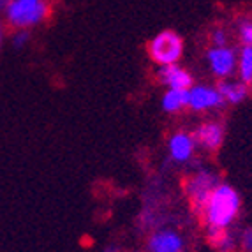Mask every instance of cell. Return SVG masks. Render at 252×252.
<instances>
[{
  "label": "cell",
  "instance_id": "6da1fadb",
  "mask_svg": "<svg viewBox=\"0 0 252 252\" xmlns=\"http://www.w3.org/2000/svg\"><path fill=\"white\" fill-rule=\"evenodd\" d=\"M240 194L227 184H217L203 208V217L208 229H227L238 217Z\"/></svg>",
  "mask_w": 252,
  "mask_h": 252
},
{
  "label": "cell",
  "instance_id": "7a4b0ae2",
  "mask_svg": "<svg viewBox=\"0 0 252 252\" xmlns=\"http://www.w3.org/2000/svg\"><path fill=\"white\" fill-rule=\"evenodd\" d=\"M53 13L51 0H9L4 21L11 30H32Z\"/></svg>",
  "mask_w": 252,
  "mask_h": 252
},
{
  "label": "cell",
  "instance_id": "3957f363",
  "mask_svg": "<svg viewBox=\"0 0 252 252\" xmlns=\"http://www.w3.org/2000/svg\"><path fill=\"white\" fill-rule=\"evenodd\" d=\"M148 53L159 65L178 63L184 55V39L173 30H162L148 42Z\"/></svg>",
  "mask_w": 252,
  "mask_h": 252
},
{
  "label": "cell",
  "instance_id": "277c9868",
  "mask_svg": "<svg viewBox=\"0 0 252 252\" xmlns=\"http://www.w3.org/2000/svg\"><path fill=\"white\" fill-rule=\"evenodd\" d=\"M217 177H215L214 173L206 171V169H201L199 173L187 178V182H185V194H187V198L190 199V203H192L196 210L203 212L206 201L210 198L212 190L217 187Z\"/></svg>",
  "mask_w": 252,
  "mask_h": 252
},
{
  "label": "cell",
  "instance_id": "5b68a950",
  "mask_svg": "<svg viewBox=\"0 0 252 252\" xmlns=\"http://www.w3.org/2000/svg\"><path fill=\"white\" fill-rule=\"evenodd\" d=\"M226 101L219 94L217 89L205 87V85H192L189 89V104L187 108L192 111H206V109L222 108Z\"/></svg>",
  "mask_w": 252,
  "mask_h": 252
},
{
  "label": "cell",
  "instance_id": "8992f818",
  "mask_svg": "<svg viewBox=\"0 0 252 252\" xmlns=\"http://www.w3.org/2000/svg\"><path fill=\"white\" fill-rule=\"evenodd\" d=\"M206 59L210 63V69L217 78L226 80L236 69V53L227 46H214L208 50Z\"/></svg>",
  "mask_w": 252,
  "mask_h": 252
},
{
  "label": "cell",
  "instance_id": "52a82bcc",
  "mask_svg": "<svg viewBox=\"0 0 252 252\" xmlns=\"http://www.w3.org/2000/svg\"><path fill=\"white\" fill-rule=\"evenodd\" d=\"M194 141L208 152H217L224 141V127L219 122H205L194 130Z\"/></svg>",
  "mask_w": 252,
  "mask_h": 252
},
{
  "label": "cell",
  "instance_id": "ba28073f",
  "mask_svg": "<svg viewBox=\"0 0 252 252\" xmlns=\"http://www.w3.org/2000/svg\"><path fill=\"white\" fill-rule=\"evenodd\" d=\"M159 81L162 85H166L168 89L175 90H189L194 85L192 76L189 74V71H185L184 67H180L178 63H171V65H160V69L157 71Z\"/></svg>",
  "mask_w": 252,
  "mask_h": 252
},
{
  "label": "cell",
  "instance_id": "9c48e42d",
  "mask_svg": "<svg viewBox=\"0 0 252 252\" xmlns=\"http://www.w3.org/2000/svg\"><path fill=\"white\" fill-rule=\"evenodd\" d=\"M194 148H196V141H194V136L189 132H184V130H178L169 138L168 141V150L171 160L178 164H184L187 160H190L194 154Z\"/></svg>",
  "mask_w": 252,
  "mask_h": 252
},
{
  "label": "cell",
  "instance_id": "30bf717a",
  "mask_svg": "<svg viewBox=\"0 0 252 252\" xmlns=\"http://www.w3.org/2000/svg\"><path fill=\"white\" fill-rule=\"evenodd\" d=\"M148 252H184V238L171 229H159L148 240Z\"/></svg>",
  "mask_w": 252,
  "mask_h": 252
},
{
  "label": "cell",
  "instance_id": "8fae6325",
  "mask_svg": "<svg viewBox=\"0 0 252 252\" xmlns=\"http://www.w3.org/2000/svg\"><path fill=\"white\" fill-rule=\"evenodd\" d=\"M217 90L226 101V104H240L249 95V87L245 83H242V81L220 80V83L217 85Z\"/></svg>",
  "mask_w": 252,
  "mask_h": 252
},
{
  "label": "cell",
  "instance_id": "7c38bea8",
  "mask_svg": "<svg viewBox=\"0 0 252 252\" xmlns=\"http://www.w3.org/2000/svg\"><path fill=\"white\" fill-rule=\"evenodd\" d=\"M162 109L166 113H177L182 111L184 108H187L189 104V90H175L168 89V92L162 95Z\"/></svg>",
  "mask_w": 252,
  "mask_h": 252
},
{
  "label": "cell",
  "instance_id": "4fadbf2b",
  "mask_svg": "<svg viewBox=\"0 0 252 252\" xmlns=\"http://www.w3.org/2000/svg\"><path fill=\"white\" fill-rule=\"evenodd\" d=\"M238 72L242 83L252 85V46H244L238 57Z\"/></svg>",
  "mask_w": 252,
  "mask_h": 252
},
{
  "label": "cell",
  "instance_id": "5bb4252c",
  "mask_svg": "<svg viewBox=\"0 0 252 252\" xmlns=\"http://www.w3.org/2000/svg\"><path fill=\"white\" fill-rule=\"evenodd\" d=\"M32 39V32L30 30H13L11 32V44L16 50H23Z\"/></svg>",
  "mask_w": 252,
  "mask_h": 252
},
{
  "label": "cell",
  "instance_id": "9a60e30c",
  "mask_svg": "<svg viewBox=\"0 0 252 252\" xmlns=\"http://www.w3.org/2000/svg\"><path fill=\"white\" fill-rule=\"evenodd\" d=\"M240 39L244 42V46H252V20H244L238 27Z\"/></svg>",
  "mask_w": 252,
  "mask_h": 252
},
{
  "label": "cell",
  "instance_id": "2e32d148",
  "mask_svg": "<svg viewBox=\"0 0 252 252\" xmlns=\"http://www.w3.org/2000/svg\"><path fill=\"white\" fill-rule=\"evenodd\" d=\"M212 41H214L215 46H226V42H227V35L224 30L217 29L214 30V34H212Z\"/></svg>",
  "mask_w": 252,
  "mask_h": 252
},
{
  "label": "cell",
  "instance_id": "e0dca14e",
  "mask_svg": "<svg viewBox=\"0 0 252 252\" xmlns=\"http://www.w3.org/2000/svg\"><path fill=\"white\" fill-rule=\"evenodd\" d=\"M244 247L245 251L252 252V227H249V229H245L244 231Z\"/></svg>",
  "mask_w": 252,
  "mask_h": 252
},
{
  "label": "cell",
  "instance_id": "ac0fdd59",
  "mask_svg": "<svg viewBox=\"0 0 252 252\" xmlns=\"http://www.w3.org/2000/svg\"><path fill=\"white\" fill-rule=\"evenodd\" d=\"M5 37H7V25H5L4 18L0 16V51H2V46H4Z\"/></svg>",
  "mask_w": 252,
  "mask_h": 252
},
{
  "label": "cell",
  "instance_id": "d6986e66",
  "mask_svg": "<svg viewBox=\"0 0 252 252\" xmlns=\"http://www.w3.org/2000/svg\"><path fill=\"white\" fill-rule=\"evenodd\" d=\"M7 5H9V0H0V16H4Z\"/></svg>",
  "mask_w": 252,
  "mask_h": 252
}]
</instances>
